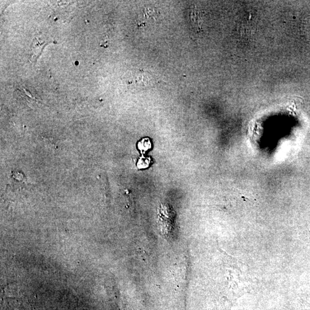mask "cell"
<instances>
[{"instance_id":"1","label":"cell","mask_w":310,"mask_h":310,"mask_svg":"<svg viewBox=\"0 0 310 310\" xmlns=\"http://www.w3.org/2000/svg\"><path fill=\"white\" fill-rule=\"evenodd\" d=\"M138 148L142 153L147 151L151 148V141L148 138L143 139L138 143Z\"/></svg>"},{"instance_id":"2","label":"cell","mask_w":310,"mask_h":310,"mask_svg":"<svg viewBox=\"0 0 310 310\" xmlns=\"http://www.w3.org/2000/svg\"><path fill=\"white\" fill-rule=\"evenodd\" d=\"M150 162H151V159L149 158L140 159L139 162H138V166L139 168H147L148 167Z\"/></svg>"}]
</instances>
